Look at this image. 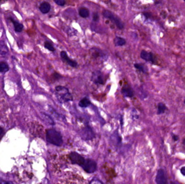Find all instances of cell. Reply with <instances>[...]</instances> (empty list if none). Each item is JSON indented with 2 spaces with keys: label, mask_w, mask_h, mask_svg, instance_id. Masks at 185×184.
<instances>
[{
  "label": "cell",
  "mask_w": 185,
  "mask_h": 184,
  "mask_svg": "<svg viewBox=\"0 0 185 184\" xmlns=\"http://www.w3.org/2000/svg\"><path fill=\"white\" fill-rule=\"evenodd\" d=\"M46 140L50 144L57 146H60L63 144V138L60 132L53 128L47 131Z\"/></svg>",
  "instance_id": "6da1fadb"
},
{
  "label": "cell",
  "mask_w": 185,
  "mask_h": 184,
  "mask_svg": "<svg viewBox=\"0 0 185 184\" xmlns=\"http://www.w3.org/2000/svg\"><path fill=\"white\" fill-rule=\"evenodd\" d=\"M102 15L105 18L108 19L109 20L111 21L118 29L122 30L124 28V25L122 21L119 17L114 14L112 12L108 10H104L102 12Z\"/></svg>",
  "instance_id": "7a4b0ae2"
},
{
  "label": "cell",
  "mask_w": 185,
  "mask_h": 184,
  "mask_svg": "<svg viewBox=\"0 0 185 184\" xmlns=\"http://www.w3.org/2000/svg\"><path fill=\"white\" fill-rule=\"evenodd\" d=\"M85 172L92 173L97 171V164L94 160L90 159H86L84 163L81 166Z\"/></svg>",
  "instance_id": "3957f363"
},
{
  "label": "cell",
  "mask_w": 185,
  "mask_h": 184,
  "mask_svg": "<svg viewBox=\"0 0 185 184\" xmlns=\"http://www.w3.org/2000/svg\"><path fill=\"white\" fill-rule=\"evenodd\" d=\"M69 157L72 164H76L80 166H82L86 159L84 157L76 152H71L69 155Z\"/></svg>",
  "instance_id": "277c9868"
},
{
  "label": "cell",
  "mask_w": 185,
  "mask_h": 184,
  "mask_svg": "<svg viewBox=\"0 0 185 184\" xmlns=\"http://www.w3.org/2000/svg\"><path fill=\"white\" fill-rule=\"evenodd\" d=\"M92 80L95 84H104L105 82L103 73L100 71H95L92 72Z\"/></svg>",
  "instance_id": "5b68a950"
},
{
  "label": "cell",
  "mask_w": 185,
  "mask_h": 184,
  "mask_svg": "<svg viewBox=\"0 0 185 184\" xmlns=\"http://www.w3.org/2000/svg\"><path fill=\"white\" fill-rule=\"evenodd\" d=\"M81 136L83 139L85 140H92L95 137V135L92 131V130L89 126H87L84 128L80 134Z\"/></svg>",
  "instance_id": "8992f818"
},
{
  "label": "cell",
  "mask_w": 185,
  "mask_h": 184,
  "mask_svg": "<svg viewBox=\"0 0 185 184\" xmlns=\"http://www.w3.org/2000/svg\"><path fill=\"white\" fill-rule=\"evenodd\" d=\"M60 56L62 60H63L64 62L71 67L77 68V62L70 58L66 51H62L60 53Z\"/></svg>",
  "instance_id": "52a82bcc"
},
{
  "label": "cell",
  "mask_w": 185,
  "mask_h": 184,
  "mask_svg": "<svg viewBox=\"0 0 185 184\" xmlns=\"http://www.w3.org/2000/svg\"><path fill=\"white\" fill-rule=\"evenodd\" d=\"M155 181L157 184H167V180L164 170L160 169L158 170L155 178Z\"/></svg>",
  "instance_id": "ba28073f"
},
{
  "label": "cell",
  "mask_w": 185,
  "mask_h": 184,
  "mask_svg": "<svg viewBox=\"0 0 185 184\" xmlns=\"http://www.w3.org/2000/svg\"><path fill=\"white\" fill-rule=\"evenodd\" d=\"M140 57L146 62H149L152 63H154V55L151 52H148L144 50H142L140 54Z\"/></svg>",
  "instance_id": "9c48e42d"
},
{
  "label": "cell",
  "mask_w": 185,
  "mask_h": 184,
  "mask_svg": "<svg viewBox=\"0 0 185 184\" xmlns=\"http://www.w3.org/2000/svg\"><path fill=\"white\" fill-rule=\"evenodd\" d=\"M121 93L125 97L131 98L134 96V91L132 89L129 87H124L121 89Z\"/></svg>",
  "instance_id": "30bf717a"
},
{
  "label": "cell",
  "mask_w": 185,
  "mask_h": 184,
  "mask_svg": "<svg viewBox=\"0 0 185 184\" xmlns=\"http://www.w3.org/2000/svg\"><path fill=\"white\" fill-rule=\"evenodd\" d=\"M51 9V5L48 2H43L41 3L39 7V9L40 10L42 14H47L49 12Z\"/></svg>",
  "instance_id": "8fae6325"
},
{
  "label": "cell",
  "mask_w": 185,
  "mask_h": 184,
  "mask_svg": "<svg viewBox=\"0 0 185 184\" xmlns=\"http://www.w3.org/2000/svg\"><path fill=\"white\" fill-rule=\"evenodd\" d=\"M60 96L61 99L64 102H70L73 100L72 95L69 91L61 93L60 94Z\"/></svg>",
  "instance_id": "7c38bea8"
},
{
  "label": "cell",
  "mask_w": 185,
  "mask_h": 184,
  "mask_svg": "<svg viewBox=\"0 0 185 184\" xmlns=\"http://www.w3.org/2000/svg\"><path fill=\"white\" fill-rule=\"evenodd\" d=\"M41 116L42 119L47 123L50 124L51 125H54L55 124V122L53 120V119L48 114L44 113V112H41Z\"/></svg>",
  "instance_id": "4fadbf2b"
},
{
  "label": "cell",
  "mask_w": 185,
  "mask_h": 184,
  "mask_svg": "<svg viewBox=\"0 0 185 184\" xmlns=\"http://www.w3.org/2000/svg\"><path fill=\"white\" fill-rule=\"evenodd\" d=\"M114 43L116 47H122L126 44V41L122 37L116 36L114 39Z\"/></svg>",
  "instance_id": "5bb4252c"
},
{
  "label": "cell",
  "mask_w": 185,
  "mask_h": 184,
  "mask_svg": "<svg viewBox=\"0 0 185 184\" xmlns=\"http://www.w3.org/2000/svg\"><path fill=\"white\" fill-rule=\"evenodd\" d=\"M8 47L5 44L4 41H0V55L2 56H5L7 54H8Z\"/></svg>",
  "instance_id": "9a60e30c"
},
{
  "label": "cell",
  "mask_w": 185,
  "mask_h": 184,
  "mask_svg": "<svg viewBox=\"0 0 185 184\" xmlns=\"http://www.w3.org/2000/svg\"><path fill=\"white\" fill-rule=\"evenodd\" d=\"M90 104H91L90 100H89V98H87V97L83 98L79 103V106L82 108H87Z\"/></svg>",
  "instance_id": "2e32d148"
},
{
  "label": "cell",
  "mask_w": 185,
  "mask_h": 184,
  "mask_svg": "<svg viewBox=\"0 0 185 184\" xmlns=\"http://www.w3.org/2000/svg\"><path fill=\"white\" fill-rule=\"evenodd\" d=\"M79 15L82 18H87L89 16V10L87 8L81 7L79 10Z\"/></svg>",
  "instance_id": "e0dca14e"
},
{
  "label": "cell",
  "mask_w": 185,
  "mask_h": 184,
  "mask_svg": "<svg viewBox=\"0 0 185 184\" xmlns=\"http://www.w3.org/2000/svg\"><path fill=\"white\" fill-rule=\"evenodd\" d=\"M11 21L14 25L15 30L16 31V32H21L23 29V25L20 23H19L17 21L14 20V19H11Z\"/></svg>",
  "instance_id": "ac0fdd59"
},
{
  "label": "cell",
  "mask_w": 185,
  "mask_h": 184,
  "mask_svg": "<svg viewBox=\"0 0 185 184\" xmlns=\"http://www.w3.org/2000/svg\"><path fill=\"white\" fill-rule=\"evenodd\" d=\"M167 110V107L165 105V104L162 103H160L158 104L157 106V115H161L164 113L165 112V111Z\"/></svg>",
  "instance_id": "d6986e66"
},
{
  "label": "cell",
  "mask_w": 185,
  "mask_h": 184,
  "mask_svg": "<svg viewBox=\"0 0 185 184\" xmlns=\"http://www.w3.org/2000/svg\"><path fill=\"white\" fill-rule=\"evenodd\" d=\"M9 70V67L8 64L4 62H0V72L5 73L7 72Z\"/></svg>",
  "instance_id": "ffe728a7"
},
{
  "label": "cell",
  "mask_w": 185,
  "mask_h": 184,
  "mask_svg": "<svg viewBox=\"0 0 185 184\" xmlns=\"http://www.w3.org/2000/svg\"><path fill=\"white\" fill-rule=\"evenodd\" d=\"M134 66L135 68L137 69L138 70H139L140 72H143L144 73L147 72V70L144 64H140V63H135Z\"/></svg>",
  "instance_id": "44dd1931"
},
{
  "label": "cell",
  "mask_w": 185,
  "mask_h": 184,
  "mask_svg": "<svg viewBox=\"0 0 185 184\" xmlns=\"http://www.w3.org/2000/svg\"><path fill=\"white\" fill-rule=\"evenodd\" d=\"M44 46L46 49H48V50L52 51V52H54L55 50V48L54 47L52 44L50 42H48V41H46V42H44Z\"/></svg>",
  "instance_id": "7402d4cb"
},
{
  "label": "cell",
  "mask_w": 185,
  "mask_h": 184,
  "mask_svg": "<svg viewBox=\"0 0 185 184\" xmlns=\"http://www.w3.org/2000/svg\"><path fill=\"white\" fill-rule=\"evenodd\" d=\"M55 90H56L57 92H59L60 94L68 91V89L64 87H63V86H61V85H59V86L56 87Z\"/></svg>",
  "instance_id": "603a6c76"
},
{
  "label": "cell",
  "mask_w": 185,
  "mask_h": 184,
  "mask_svg": "<svg viewBox=\"0 0 185 184\" xmlns=\"http://www.w3.org/2000/svg\"><path fill=\"white\" fill-rule=\"evenodd\" d=\"M89 184H104L103 183L100 181V180H99L98 179H96V178H94V179H92V180H91Z\"/></svg>",
  "instance_id": "cb8c5ba5"
},
{
  "label": "cell",
  "mask_w": 185,
  "mask_h": 184,
  "mask_svg": "<svg viewBox=\"0 0 185 184\" xmlns=\"http://www.w3.org/2000/svg\"><path fill=\"white\" fill-rule=\"evenodd\" d=\"M54 2L59 6H64L66 4V1L64 0H54Z\"/></svg>",
  "instance_id": "d4e9b609"
},
{
  "label": "cell",
  "mask_w": 185,
  "mask_h": 184,
  "mask_svg": "<svg viewBox=\"0 0 185 184\" xmlns=\"http://www.w3.org/2000/svg\"><path fill=\"white\" fill-rule=\"evenodd\" d=\"M99 16L98 13L96 12H94L92 15V20L95 22H97L99 20Z\"/></svg>",
  "instance_id": "484cf974"
},
{
  "label": "cell",
  "mask_w": 185,
  "mask_h": 184,
  "mask_svg": "<svg viewBox=\"0 0 185 184\" xmlns=\"http://www.w3.org/2000/svg\"><path fill=\"white\" fill-rule=\"evenodd\" d=\"M0 184H13V183L11 181H5V180L0 179Z\"/></svg>",
  "instance_id": "4316f807"
},
{
  "label": "cell",
  "mask_w": 185,
  "mask_h": 184,
  "mask_svg": "<svg viewBox=\"0 0 185 184\" xmlns=\"http://www.w3.org/2000/svg\"><path fill=\"white\" fill-rule=\"evenodd\" d=\"M181 173L182 175L185 176V167H183L181 168Z\"/></svg>",
  "instance_id": "83f0119b"
},
{
  "label": "cell",
  "mask_w": 185,
  "mask_h": 184,
  "mask_svg": "<svg viewBox=\"0 0 185 184\" xmlns=\"http://www.w3.org/2000/svg\"><path fill=\"white\" fill-rule=\"evenodd\" d=\"M173 139H174V140H175V141H177V140H178V139H179V137L177 135H173Z\"/></svg>",
  "instance_id": "f1b7e54d"
},
{
  "label": "cell",
  "mask_w": 185,
  "mask_h": 184,
  "mask_svg": "<svg viewBox=\"0 0 185 184\" xmlns=\"http://www.w3.org/2000/svg\"><path fill=\"white\" fill-rule=\"evenodd\" d=\"M3 133V130L1 128H0V135Z\"/></svg>",
  "instance_id": "f546056e"
},
{
  "label": "cell",
  "mask_w": 185,
  "mask_h": 184,
  "mask_svg": "<svg viewBox=\"0 0 185 184\" xmlns=\"http://www.w3.org/2000/svg\"><path fill=\"white\" fill-rule=\"evenodd\" d=\"M184 144H185V139L184 140Z\"/></svg>",
  "instance_id": "4dcf8cb0"
},
{
  "label": "cell",
  "mask_w": 185,
  "mask_h": 184,
  "mask_svg": "<svg viewBox=\"0 0 185 184\" xmlns=\"http://www.w3.org/2000/svg\"><path fill=\"white\" fill-rule=\"evenodd\" d=\"M184 103H185V100H184Z\"/></svg>",
  "instance_id": "1f68e13d"
}]
</instances>
